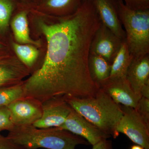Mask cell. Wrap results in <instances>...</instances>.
I'll list each match as a JSON object with an SVG mask.
<instances>
[{"label": "cell", "mask_w": 149, "mask_h": 149, "mask_svg": "<svg viewBox=\"0 0 149 149\" xmlns=\"http://www.w3.org/2000/svg\"><path fill=\"white\" fill-rule=\"evenodd\" d=\"M30 13L47 49L42 64L23 81L26 97L42 103L54 97L94 95L99 88L90 75L88 58L101 21L92 1L83 2L68 16H51L33 8Z\"/></svg>", "instance_id": "6da1fadb"}, {"label": "cell", "mask_w": 149, "mask_h": 149, "mask_svg": "<svg viewBox=\"0 0 149 149\" xmlns=\"http://www.w3.org/2000/svg\"><path fill=\"white\" fill-rule=\"evenodd\" d=\"M64 97L72 109L104 133L114 139L119 136L116 128L123 113L120 105L101 88L92 95Z\"/></svg>", "instance_id": "7a4b0ae2"}, {"label": "cell", "mask_w": 149, "mask_h": 149, "mask_svg": "<svg viewBox=\"0 0 149 149\" xmlns=\"http://www.w3.org/2000/svg\"><path fill=\"white\" fill-rule=\"evenodd\" d=\"M7 136L25 149H75L78 145L90 144L82 137L58 127L14 126Z\"/></svg>", "instance_id": "3957f363"}, {"label": "cell", "mask_w": 149, "mask_h": 149, "mask_svg": "<svg viewBox=\"0 0 149 149\" xmlns=\"http://www.w3.org/2000/svg\"><path fill=\"white\" fill-rule=\"evenodd\" d=\"M118 15L125 29V42L134 58L149 54V10H135L121 0H113Z\"/></svg>", "instance_id": "277c9868"}, {"label": "cell", "mask_w": 149, "mask_h": 149, "mask_svg": "<svg viewBox=\"0 0 149 149\" xmlns=\"http://www.w3.org/2000/svg\"><path fill=\"white\" fill-rule=\"evenodd\" d=\"M120 106L123 113L116 127V132L125 134L136 145L149 149V125L135 109Z\"/></svg>", "instance_id": "5b68a950"}, {"label": "cell", "mask_w": 149, "mask_h": 149, "mask_svg": "<svg viewBox=\"0 0 149 149\" xmlns=\"http://www.w3.org/2000/svg\"><path fill=\"white\" fill-rule=\"evenodd\" d=\"M42 116L33 124L36 128L59 127L65 122L73 109L64 97L51 98L42 103Z\"/></svg>", "instance_id": "8992f818"}, {"label": "cell", "mask_w": 149, "mask_h": 149, "mask_svg": "<svg viewBox=\"0 0 149 149\" xmlns=\"http://www.w3.org/2000/svg\"><path fill=\"white\" fill-rule=\"evenodd\" d=\"M7 107L14 126L32 125L42 114V103L30 97L19 99Z\"/></svg>", "instance_id": "52a82bcc"}, {"label": "cell", "mask_w": 149, "mask_h": 149, "mask_svg": "<svg viewBox=\"0 0 149 149\" xmlns=\"http://www.w3.org/2000/svg\"><path fill=\"white\" fill-rule=\"evenodd\" d=\"M123 41L101 22L91 42L90 53L100 56L111 64Z\"/></svg>", "instance_id": "ba28073f"}, {"label": "cell", "mask_w": 149, "mask_h": 149, "mask_svg": "<svg viewBox=\"0 0 149 149\" xmlns=\"http://www.w3.org/2000/svg\"><path fill=\"white\" fill-rule=\"evenodd\" d=\"M58 128L82 137L92 146L111 137L74 109L70 113L65 122Z\"/></svg>", "instance_id": "9c48e42d"}, {"label": "cell", "mask_w": 149, "mask_h": 149, "mask_svg": "<svg viewBox=\"0 0 149 149\" xmlns=\"http://www.w3.org/2000/svg\"><path fill=\"white\" fill-rule=\"evenodd\" d=\"M99 88L107 94L118 104L136 109L141 97L132 89L126 77L108 78Z\"/></svg>", "instance_id": "30bf717a"}, {"label": "cell", "mask_w": 149, "mask_h": 149, "mask_svg": "<svg viewBox=\"0 0 149 149\" xmlns=\"http://www.w3.org/2000/svg\"><path fill=\"white\" fill-rule=\"evenodd\" d=\"M102 24L124 41L125 33L113 0H91Z\"/></svg>", "instance_id": "8fae6325"}, {"label": "cell", "mask_w": 149, "mask_h": 149, "mask_svg": "<svg viewBox=\"0 0 149 149\" xmlns=\"http://www.w3.org/2000/svg\"><path fill=\"white\" fill-rule=\"evenodd\" d=\"M126 78L134 92L142 97L141 88L149 81V54L133 58L127 70Z\"/></svg>", "instance_id": "7c38bea8"}, {"label": "cell", "mask_w": 149, "mask_h": 149, "mask_svg": "<svg viewBox=\"0 0 149 149\" xmlns=\"http://www.w3.org/2000/svg\"><path fill=\"white\" fill-rule=\"evenodd\" d=\"M83 2V0H40L32 8L51 16H65L75 13Z\"/></svg>", "instance_id": "4fadbf2b"}, {"label": "cell", "mask_w": 149, "mask_h": 149, "mask_svg": "<svg viewBox=\"0 0 149 149\" xmlns=\"http://www.w3.org/2000/svg\"><path fill=\"white\" fill-rule=\"evenodd\" d=\"M31 8V7L21 3V9L13 19L11 27L15 37L19 44L38 45L39 43L31 39L29 35L28 15Z\"/></svg>", "instance_id": "5bb4252c"}, {"label": "cell", "mask_w": 149, "mask_h": 149, "mask_svg": "<svg viewBox=\"0 0 149 149\" xmlns=\"http://www.w3.org/2000/svg\"><path fill=\"white\" fill-rule=\"evenodd\" d=\"M29 70L23 64L13 62L0 64V87L10 86L22 82Z\"/></svg>", "instance_id": "9a60e30c"}, {"label": "cell", "mask_w": 149, "mask_h": 149, "mask_svg": "<svg viewBox=\"0 0 149 149\" xmlns=\"http://www.w3.org/2000/svg\"><path fill=\"white\" fill-rule=\"evenodd\" d=\"M111 64L103 58L90 53L88 58V68L92 80L98 87L108 79Z\"/></svg>", "instance_id": "2e32d148"}, {"label": "cell", "mask_w": 149, "mask_h": 149, "mask_svg": "<svg viewBox=\"0 0 149 149\" xmlns=\"http://www.w3.org/2000/svg\"><path fill=\"white\" fill-rule=\"evenodd\" d=\"M133 58L125 40L112 63L109 78L126 77L127 70Z\"/></svg>", "instance_id": "e0dca14e"}, {"label": "cell", "mask_w": 149, "mask_h": 149, "mask_svg": "<svg viewBox=\"0 0 149 149\" xmlns=\"http://www.w3.org/2000/svg\"><path fill=\"white\" fill-rule=\"evenodd\" d=\"M26 97L23 82L10 86L0 87V107H7Z\"/></svg>", "instance_id": "ac0fdd59"}, {"label": "cell", "mask_w": 149, "mask_h": 149, "mask_svg": "<svg viewBox=\"0 0 149 149\" xmlns=\"http://www.w3.org/2000/svg\"><path fill=\"white\" fill-rule=\"evenodd\" d=\"M14 50L22 64L30 70L37 61L39 51L32 45L13 43Z\"/></svg>", "instance_id": "d6986e66"}, {"label": "cell", "mask_w": 149, "mask_h": 149, "mask_svg": "<svg viewBox=\"0 0 149 149\" xmlns=\"http://www.w3.org/2000/svg\"><path fill=\"white\" fill-rule=\"evenodd\" d=\"M15 6V0H0V31L7 28Z\"/></svg>", "instance_id": "ffe728a7"}, {"label": "cell", "mask_w": 149, "mask_h": 149, "mask_svg": "<svg viewBox=\"0 0 149 149\" xmlns=\"http://www.w3.org/2000/svg\"><path fill=\"white\" fill-rule=\"evenodd\" d=\"M14 126L8 107H0V134L4 130L9 131Z\"/></svg>", "instance_id": "44dd1931"}, {"label": "cell", "mask_w": 149, "mask_h": 149, "mask_svg": "<svg viewBox=\"0 0 149 149\" xmlns=\"http://www.w3.org/2000/svg\"><path fill=\"white\" fill-rule=\"evenodd\" d=\"M136 109L149 125V99L141 97Z\"/></svg>", "instance_id": "7402d4cb"}, {"label": "cell", "mask_w": 149, "mask_h": 149, "mask_svg": "<svg viewBox=\"0 0 149 149\" xmlns=\"http://www.w3.org/2000/svg\"><path fill=\"white\" fill-rule=\"evenodd\" d=\"M128 8L135 10H149V0H121Z\"/></svg>", "instance_id": "603a6c76"}, {"label": "cell", "mask_w": 149, "mask_h": 149, "mask_svg": "<svg viewBox=\"0 0 149 149\" xmlns=\"http://www.w3.org/2000/svg\"><path fill=\"white\" fill-rule=\"evenodd\" d=\"M0 149H25L13 143L7 136L0 134Z\"/></svg>", "instance_id": "cb8c5ba5"}, {"label": "cell", "mask_w": 149, "mask_h": 149, "mask_svg": "<svg viewBox=\"0 0 149 149\" xmlns=\"http://www.w3.org/2000/svg\"><path fill=\"white\" fill-rule=\"evenodd\" d=\"M105 139L93 146L92 149H113L111 141Z\"/></svg>", "instance_id": "d4e9b609"}, {"label": "cell", "mask_w": 149, "mask_h": 149, "mask_svg": "<svg viewBox=\"0 0 149 149\" xmlns=\"http://www.w3.org/2000/svg\"><path fill=\"white\" fill-rule=\"evenodd\" d=\"M141 95L142 97L149 99V81L141 88Z\"/></svg>", "instance_id": "484cf974"}, {"label": "cell", "mask_w": 149, "mask_h": 149, "mask_svg": "<svg viewBox=\"0 0 149 149\" xmlns=\"http://www.w3.org/2000/svg\"><path fill=\"white\" fill-rule=\"evenodd\" d=\"M19 2L29 6L32 7L35 5V0H18Z\"/></svg>", "instance_id": "4316f807"}, {"label": "cell", "mask_w": 149, "mask_h": 149, "mask_svg": "<svg viewBox=\"0 0 149 149\" xmlns=\"http://www.w3.org/2000/svg\"><path fill=\"white\" fill-rule=\"evenodd\" d=\"M130 149H145L141 146L138 145H135L132 146Z\"/></svg>", "instance_id": "83f0119b"}, {"label": "cell", "mask_w": 149, "mask_h": 149, "mask_svg": "<svg viewBox=\"0 0 149 149\" xmlns=\"http://www.w3.org/2000/svg\"><path fill=\"white\" fill-rule=\"evenodd\" d=\"M40 0H35V5H37V4L38 3H39V2H40Z\"/></svg>", "instance_id": "f1b7e54d"}, {"label": "cell", "mask_w": 149, "mask_h": 149, "mask_svg": "<svg viewBox=\"0 0 149 149\" xmlns=\"http://www.w3.org/2000/svg\"><path fill=\"white\" fill-rule=\"evenodd\" d=\"M91 0H83V2L84 1H90Z\"/></svg>", "instance_id": "f546056e"}, {"label": "cell", "mask_w": 149, "mask_h": 149, "mask_svg": "<svg viewBox=\"0 0 149 149\" xmlns=\"http://www.w3.org/2000/svg\"><path fill=\"white\" fill-rule=\"evenodd\" d=\"M1 44H0V48H1Z\"/></svg>", "instance_id": "4dcf8cb0"}]
</instances>
